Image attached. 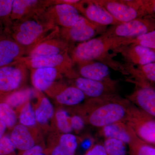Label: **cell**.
I'll list each match as a JSON object with an SVG mask.
<instances>
[{
  "label": "cell",
  "instance_id": "39",
  "mask_svg": "<svg viewBox=\"0 0 155 155\" xmlns=\"http://www.w3.org/2000/svg\"><path fill=\"white\" fill-rule=\"evenodd\" d=\"M50 155H75V154L58 144L51 150Z\"/></svg>",
  "mask_w": 155,
  "mask_h": 155
},
{
  "label": "cell",
  "instance_id": "13",
  "mask_svg": "<svg viewBox=\"0 0 155 155\" xmlns=\"http://www.w3.org/2000/svg\"><path fill=\"white\" fill-rule=\"evenodd\" d=\"M46 17L55 25L62 28L71 27L81 15L75 6L65 4L54 3L45 10Z\"/></svg>",
  "mask_w": 155,
  "mask_h": 155
},
{
  "label": "cell",
  "instance_id": "18",
  "mask_svg": "<svg viewBox=\"0 0 155 155\" xmlns=\"http://www.w3.org/2000/svg\"><path fill=\"white\" fill-rule=\"evenodd\" d=\"M31 83L39 92H48L55 84L56 81L62 77V72L57 69L41 68L31 70Z\"/></svg>",
  "mask_w": 155,
  "mask_h": 155
},
{
  "label": "cell",
  "instance_id": "20",
  "mask_svg": "<svg viewBox=\"0 0 155 155\" xmlns=\"http://www.w3.org/2000/svg\"><path fill=\"white\" fill-rule=\"evenodd\" d=\"M100 133L106 138H114L129 145L138 137L133 129L125 122H120L101 128Z\"/></svg>",
  "mask_w": 155,
  "mask_h": 155
},
{
  "label": "cell",
  "instance_id": "35",
  "mask_svg": "<svg viewBox=\"0 0 155 155\" xmlns=\"http://www.w3.org/2000/svg\"><path fill=\"white\" fill-rule=\"evenodd\" d=\"M71 124L72 130L76 132L81 131L85 125V120L82 116L74 115L71 117Z\"/></svg>",
  "mask_w": 155,
  "mask_h": 155
},
{
  "label": "cell",
  "instance_id": "38",
  "mask_svg": "<svg viewBox=\"0 0 155 155\" xmlns=\"http://www.w3.org/2000/svg\"><path fill=\"white\" fill-rule=\"evenodd\" d=\"M21 155H48L45 152L43 147L35 145L30 149L22 152Z\"/></svg>",
  "mask_w": 155,
  "mask_h": 155
},
{
  "label": "cell",
  "instance_id": "14",
  "mask_svg": "<svg viewBox=\"0 0 155 155\" xmlns=\"http://www.w3.org/2000/svg\"><path fill=\"white\" fill-rule=\"evenodd\" d=\"M113 53L119 54L125 63L143 66L155 62V52L140 45L131 44L122 45L113 50Z\"/></svg>",
  "mask_w": 155,
  "mask_h": 155
},
{
  "label": "cell",
  "instance_id": "17",
  "mask_svg": "<svg viewBox=\"0 0 155 155\" xmlns=\"http://www.w3.org/2000/svg\"><path fill=\"white\" fill-rule=\"evenodd\" d=\"M71 48V45L61 38L60 35L41 42L25 56L33 58L56 55L69 52Z\"/></svg>",
  "mask_w": 155,
  "mask_h": 155
},
{
  "label": "cell",
  "instance_id": "37",
  "mask_svg": "<svg viewBox=\"0 0 155 155\" xmlns=\"http://www.w3.org/2000/svg\"><path fill=\"white\" fill-rule=\"evenodd\" d=\"M84 155H108L103 144L94 145Z\"/></svg>",
  "mask_w": 155,
  "mask_h": 155
},
{
  "label": "cell",
  "instance_id": "27",
  "mask_svg": "<svg viewBox=\"0 0 155 155\" xmlns=\"http://www.w3.org/2000/svg\"><path fill=\"white\" fill-rule=\"evenodd\" d=\"M0 120L5 124L8 128H13L17 125L16 112L14 109L3 101H0Z\"/></svg>",
  "mask_w": 155,
  "mask_h": 155
},
{
  "label": "cell",
  "instance_id": "24",
  "mask_svg": "<svg viewBox=\"0 0 155 155\" xmlns=\"http://www.w3.org/2000/svg\"><path fill=\"white\" fill-rule=\"evenodd\" d=\"M34 91L30 88L20 89L4 97L1 101L7 103L13 109L22 107L29 101Z\"/></svg>",
  "mask_w": 155,
  "mask_h": 155
},
{
  "label": "cell",
  "instance_id": "26",
  "mask_svg": "<svg viewBox=\"0 0 155 155\" xmlns=\"http://www.w3.org/2000/svg\"><path fill=\"white\" fill-rule=\"evenodd\" d=\"M19 124L27 127H34L37 123L35 111L30 102L25 104L22 107L19 116Z\"/></svg>",
  "mask_w": 155,
  "mask_h": 155
},
{
  "label": "cell",
  "instance_id": "2",
  "mask_svg": "<svg viewBox=\"0 0 155 155\" xmlns=\"http://www.w3.org/2000/svg\"><path fill=\"white\" fill-rule=\"evenodd\" d=\"M86 102L85 120L91 126L101 128L116 122H127L133 105L117 94L88 98Z\"/></svg>",
  "mask_w": 155,
  "mask_h": 155
},
{
  "label": "cell",
  "instance_id": "10",
  "mask_svg": "<svg viewBox=\"0 0 155 155\" xmlns=\"http://www.w3.org/2000/svg\"><path fill=\"white\" fill-rule=\"evenodd\" d=\"M72 80V85L80 90L87 98H97L117 94L118 81L113 79L101 81L79 76Z\"/></svg>",
  "mask_w": 155,
  "mask_h": 155
},
{
  "label": "cell",
  "instance_id": "5",
  "mask_svg": "<svg viewBox=\"0 0 155 155\" xmlns=\"http://www.w3.org/2000/svg\"><path fill=\"white\" fill-rule=\"evenodd\" d=\"M155 29V16L147 15L118 25H112L104 35L109 37L133 38Z\"/></svg>",
  "mask_w": 155,
  "mask_h": 155
},
{
  "label": "cell",
  "instance_id": "41",
  "mask_svg": "<svg viewBox=\"0 0 155 155\" xmlns=\"http://www.w3.org/2000/svg\"></svg>",
  "mask_w": 155,
  "mask_h": 155
},
{
  "label": "cell",
  "instance_id": "9",
  "mask_svg": "<svg viewBox=\"0 0 155 155\" xmlns=\"http://www.w3.org/2000/svg\"><path fill=\"white\" fill-rule=\"evenodd\" d=\"M126 123L139 138L147 143L155 144V119L133 105Z\"/></svg>",
  "mask_w": 155,
  "mask_h": 155
},
{
  "label": "cell",
  "instance_id": "25",
  "mask_svg": "<svg viewBox=\"0 0 155 155\" xmlns=\"http://www.w3.org/2000/svg\"><path fill=\"white\" fill-rule=\"evenodd\" d=\"M37 123L41 125L48 124L54 114V109L51 101L47 97L40 99L38 106L35 110Z\"/></svg>",
  "mask_w": 155,
  "mask_h": 155
},
{
  "label": "cell",
  "instance_id": "32",
  "mask_svg": "<svg viewBox=\"0 0 155 155\" xmlns=\"http://www.w3.org/2000/svg\"><path fill=\"white\" fill-rule=\"evenodd\" d=\"M78 143V140L76 136L71 133L63 134L60 137L58 144L75 154Z\"/></svg>",
  "mask_w": 155,
  "mask_h": 155
},
{
  "label": "cell",
  "instance_id": "28",
  "mask_svg": "<svg viewBox=\"0 0 155 155\" xmlns=\"http://www.w3.org/2000/svg\"><path fill=\"white\" fill-rule=\"evenodd\" d=\"M130 155H155V147L137 137L128 145Z\"/></svg>",
  "mask_w": 155,
  "mask_h": 155
},
{
  "label": "cell",
  "instance_id": "11",
  "mask_svg": "<svg viewBox=\"0 0 155 155\" xmlns=\"http://www.w3.org/2000/svg\"><path fill=\"white\" fill-rule=\"evenodd\" d=\"M74 6L83 17L97 25L107 27L108 25L112 26L121 23L93 0L80 1Z\"/></svg>",
  "mask_w": 155,
  "mask_h": 155
},
{
  "label": "cell",
  "instance_id": "40",
  "mask_svg": "<svg viewBox=\"0 0 155 155\" xmlns=\"http://www.w3.org/2000/svg\"><path fill=\"white\" fill-rule=\"evenodd\" d=\"M7 128L5 124L0 120V140L5 135V133Z\"/></svg>",
  "mask_w": 155,
  "mask_h": 155
},
{
  "label": "cell",
  "instance_id": "15",
  "mask_svg": "<svg viewBox=\"0 0 155 155\" xmlns=\"http://www.w3.org/2000/svg\"><path fill=\"white\" fill-rule=\"evenodd\" d=\"M25 54L11 35L0 33V68L17 63Z\"/></svg>",
  "mask_w": 155,
  "mask_h": 155
},
{
  "label": "cell",
  "instance_id": "29",
  "mask_svg": "<svg viewBox=\"0 0 155 155\" xmlns=\"http://www.w3.org/2000/svg\"><path fill=\"white\" fill-rule=\"evenodd\" d=\"M103 145L108 155H126V144L114 138H106Z\"/></svg>",
  "mask_w": 155,
  "mask_h": 155
},
{
  "label": "cell",
  "instance_id": "22",
  "mask_svg": "<svg viewBox=\"0 0 155 155\" xmlns=\"http://www.w3.org/2000/svg\"><path fill=\"white\" fill-rule=\"evenodd\" d=\"M10 137L16 149L22 152L35 145L34 139L28 127L21 124H17L13 127Z\"/></svg>",
  "mask_w": 155,
  "mask_h": 155
},
{
  "label": "cell",
  "instance_id": "19",
  "mask_svg": "<svg viewBox=\"0 0 155 155\" xmlns=\"http://www.w3.org/2000/svg\"><path fill=\"white\" fill-rule=\"evenodd\" d=\"M77 72L80 77L96 81L112 79L110 68L101 62L90 61L77 64Z\"/></svg>",
  "mask_w": 155,
  "mask_h": 155
},
{
  "label": "cell",
  "instance_id": "16",
  "mask_svg": "<svg viewBox=\"0 0 155 155\" xmlns=\"http://www.w3.org/2000/svg\"><path fill=\"white\" fill-rule=\"evenodd\" d=\"M54 2L52 1L14 0L10 17L18 21L44 11Z\"/></svg>",
  "mask_w": 155,
  "mask_h": 155
},
{
  "label": "cell",
  "instance_id": "1",
  "mask_svg": "<svg viewBox=\"0 0 155 155\" xmlns=\"http://www.w3.org/2000/svg\"><path fill=\"white\" fill-rule=\"evenodd\" d=\"M129 39L109 37L103 34L87 41L78 44L70 49L69 54L74 65L87 61H99L122 75H128L124 64L115 60V54H110V51L121 46L129 45Z\"/></svg>",
  "mask_w": 155,
  "mask_h": 155
},
{
  "label": "cell",
  "instance_id": "30",
  "mask_svg": "<svg viewBox=\"0 0 155 155\" xmlns=\"http://www.w3.org/2000/svg\"><path fill=\"white\" fill-rule=\"evenodd\" d=\"M55 116L59 130L63 134L71 133L73 130L69 113L64 109H60L56 112Z\"/></svg>",
  "mask_w": 155,
  "mask_h": 155
},
{
  "label": "cell",
  "instance_id": "36",
  "mask_svg": "<svg viewBox=\"0 0 155 155\" xmlns=\"http://www.w3.org/2000/svg\"><path fill=\"white\" fill-rule=\"evenodd\" d=\"M14 0H0V17L11 16Z\"/></svg>",
  "mask_w": 155,
  "mask_h": 155
},
{
  "label": "cell",
  "instance_id": "8",
  "mask_svg": "<svg viewBox=\"0 0 155 155\" xmlns=\"http://www.w3.org/2000/svg\"><path fill=\"white\" fill-rule=\"evenodd\" d=\"M27 69L20 61L0 68V100L21 89L26 80Z\"/></svg>",
  "mask_w": 155,
  "mask_h": 155
},
{
  "label": "cell",
  "instance_id": "3",
  "mask_svg": "<svg viewBox=\"0 0 155 155\" xmlns=\"http://www.w3.org/2000/svg\"><path fill=\"white\" fill-rule=\"evenodd\" d=\"M16 22L11 36L24 49L25 55L41 42L60 35L59 27L45 17L44 11Z\"/></svg>",
  "mask_w": 155,
  "mask_h": 155
},
{
  "label": "cell",
  "instance_id": "6",
  "mask_svg": "<svg viewBox=\"0 0 155 155\" xmlns=\"http://www.w3.org/2000/svg\"><path fill=\"white\" fill-rule=\"evenodd\" d=\"M107 27L101 26L90 22L85 17L81 16L74 25L60 29V35L62 39L71 45L90 40L98 35H102L107 30Z\"/></svg>",
  "mask_w": 155,
  "mask_h": 155
},
{
  "label": "cell",
  "instance_id": "4",
  "mask_svg": "<svg viewBox=\"0 0 155 155\" xmlns=\"http://www.w3.org/2000/svg\"><path fill=\"white\" fill-rule=\"evenodd\" d=\"M27 67L31 69L41 68H52L60 70L63 75L71 79L79 75L74 66L69 52L56 55L31 57L24 56L19 60Z\"/></svg>",
  "mask_w": 155,
  "mask_h": 155
},
{
  "label": "cell",
  "instance_id": "34",
  "mask_svg": "<svg viewBox=\"0 0 155 155\" xmlns=\"http://www.w3.org/2000/svg\"><path fill=\"white\" fill-rule=\"evenodd\" d=\"M140 3L144 16H155V0H140Z\"/></svg>",
  "mask_w": 155,
  "mask_h": 155
},
{
  "label": "cell",
  "instance_id": "31",
  "mask_svg": "<svg viewBox=\"0 0 155 155\" xmlns=\"http://www.w3.org/2000/svg\"><path fill=\"white\" fill-rule=\"evenodd\" d=\"M131 44L140 45L155 52V29L135 38H130L129 45Z\"/></svg>",
  "mask_w": 155,
  "mask_h": 155
},
{
  "label": "cell",
  "instance_id": "12",
  "mask_svg": "<svg viewBox=\"0 0 155 155\" xmlns=\"http://www.w3.org/2000/svg\"><path fill=\"white\" fill-rule=\"evenodd\" d=\"M137 87L127 99L155 119V87L145 81L136 82Z\"/></svg>",
  "mask_w": 155,
  "mask_h": 155
},
{
  "label": "cell",
  "instance_id": "7",
  "mask_svg": "<svg viewBox=\"0 0 155 155\" xmlns=\"http://www.w3.org/2000/svg\"><path fill=\"white\" fill-rule=\"evenodd\" d=\"M121 23L144 17L139 0H93Z\"/></svg>",
  "mask_w": 155,
  "mask_h": 155
},
{
  "label": "cell",
  "instance_id": "21",
  "mask_svg": "<svg viewBox=\"0 0 155 155\" xmlns=\"http://www.w3.org/2000/svg\"><path fill=\"white\" fill-rule=\"evenodd\" d=\"M56 101L62 105L75 106L81 104L87 97L80 90L73 85H67L60 84L59 90L56 89Z\"/></svg>",
  "mask_w": 155,
  "mask_h": 155
},
{
  "label": "cell",
  "instance_id": "23",
  "mask_svg": "<svg viewBox=\"0 0 155 155\" xmlns=\"http://www.w3.org/2000/svg\"><path fill=\"white\" fill-rule=\"evenodd\" d=\"M124 64L128 75L135 79L134 81H144L155 85V62L137 67L127 63Z\"/></svg>",
  "mask_w": 155,
  "mask_h": 155
},
{
  "label": "cell",
  "instance_id": "33",
  "mask_svg": "<svg viewBox=\"0 0 155 155\" xmlns=\"http://www.w3.org/2000/svg\"><path fill=\"white\" fill-rule=\"evenodd\" d=\"M16 150L10 136L4 135L0 140V155H16Z\"/></svg>",
  "mask_w": 155,
  "mask_h": 155
}]
</instances>
